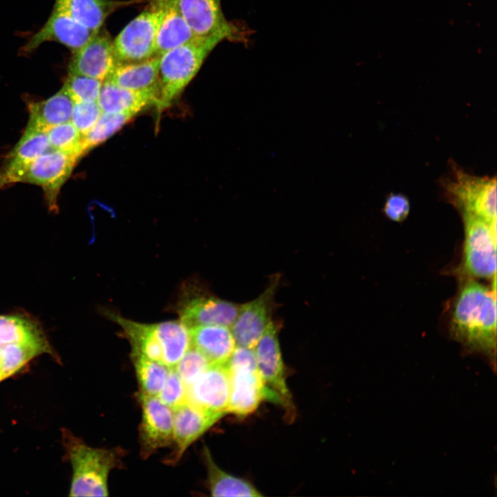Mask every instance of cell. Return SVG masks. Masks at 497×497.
Masks as SVG:
<instances>
[{
	"label": "cell",
	"instance_id": "cell-1",
	"mask_svg": "<svg viewBox=\"0 0 497 497\" xmlns=\"http://www.w3.org/2000/svg\"><path fill=\"white\" fill-rule=\"evenodd\" d=\"M496 280L491 286L467 278L454 300L449 329L452 337L469 349L495 353Z\"/></svg>",
	"mask_w": 497,
	"mask_h": 497
},
{
	"label": "cell",
	"instance_id": "cell-2",
	"mask_svg": "<svg viewBox=\"0 0 497 497\" xmlns=\"http://www.w3.org/2000/svg\"><path fill=\"white\" fill-rule=\"evenodd\" d=\"M223 41L219 36H195L160 55L158 94L154 105L159 113L171 105Z\"/></svg>",
	"mask_w": 497,
	"mask_h": 497
},
{
	"label": "cell",
	"instance_id": "cell-3",
	"mask_svg": "<svg viewBox=\"0 0 497 497\" xmlns=\"http://www.w3.org/2000/svg\"><path fill=\"white\" fill-rule=\"evenodd\" d=\"M72 469L70 496H107L110 472L119 465L116 449L91 447L66 431L64 436Z\"/></svg>",
	"mask_w": 497,
	"mask_h": 497
},
{
	"label": "cell",
	"instance_id": "cell-4",
	"mask_svg": "<svg viewBox=\"0 0 497 497\" xmlns=\"http://www.w3.org/2000/svg\"><path fill=\"white\" fill-rule=\"evenodd\" d=\"M449 172L440 181L444 197L460 213L477 215L496 224V178L476 176L450 162Z\"/></svg>",
	"mask_w": 497,
	"mask_h": 497
},
{
	"label": "cell",
	"instance_id": "cell-5",
	"mask_svg": "<svg viewBox=\"0 0 497 497\" xmlns=\"http://www.w3.org/2000/svg\"><path fill=\"white\" fill-rule=\"evenodd\" d=\"M226 364L231 380L227 413L246 416L264 400L279 405L276 396L263 382L253 349L235 345Z\"/></svg>",
	"mask_w": 497,
	"mask_h": 497
},
{
	"label": "cell",
	"instance_id": "cell-6",
	"mask_svg": "<svg viewBox=\"0 0 497 497\" xmlns=\"http://www.w3.org/2000/svg\"><path fill=\"white\" fill-rule=\"evenodd\" d=\"M464 226L460 271L467 278L496 280V224L469 213H460Z\"/></svg>",
	"mask_w": 497,
	"mask_h": 497
},
{
	"label": "cell",
	"instance_id": "cell-7",
	"mask_svg": "<svg viewBox=\"0 0 497 497\" xmlns=\"http://www.w3.org/2000/svg\"><path fill=\"white\" fill-rule=\"evenodd\" d=\"M161 18L162 11L158 1L150 0L148 6L130 21L113 40L117 64L143 61L156 55Z\"/></svg>",
	"mask_w": 497,
	"mask_h": 497
},
{
	"label": "cell",
	"instance_id": "cell-8",
	"mask_svg": "<svg viewBox=\"0 0 497 497\" xmlns=\"http://www.w3.org/2000/svg\"><path fill=\"white\" fill-rule=\"evenodd\" d=\"M257 366L265 386L276 396L287 419L293 420L295 409L286 382L276 326L270 321L254 347Z\"/></svg>",
	"mask_w": 497,
	"mask_h": 497
},
{
	"label": "cell",
	"instance_id": "cell-9",
	"mask_svg": "<svg viewBox=\"0 0 497 497\" xmlns=\"http://www.w3.org/2000/svg\"><path fill=\"white\" fill-rule=\"evenodd\" d=\"M78 159L72 155L50 148L30 164L21 182L40 186L50 210L55 211L58 209L57 201L61 188Z\"/></svg>",
	"mask_w": 497,
	"mask_h": 497
},
{
	"label": "cell",
	"instance_id": "cell-10",
	"mask_svg": "<svg viewBox=\"0 0 497 497\" xmlns=\"http://www.w3.org/2000/svg\"><path fill=\"white\" fill-rule=\"evenodd\" d=\"M182 12L197 37L219 36L224 40L244 42L248 32L226 19L221 0H178Z\"/></svg>",
	"mask_w": 497,
	"mask_h": 497
},
{
	"label": "cell",
	"instance_id": "cell-11",
	"mask_svg": "<svg viewBox=\"0 0 497 497\" xmlns=\"http://www.w3.org/2000/svg\"><path fill=\"white\" fill-rule=\"evenodd\" d=\"M142 420L139 442L142 458H147L159 449L173 443V411L157 396L139 392Z\"/></svg>",
	"mask_w": 497,
	"mask_h": 497
},
{
	"label": "cell",
	"instance_id": "cell-12",
	"mask_svg": "<svg viewBox=\"0 0 497 497\" xmlns=\"http://www.w3.org/2000/svg\"><path fill=\"white\" fill-rule=\"evenodd\" d=\"M68 72L105 81L117 64L113 40L104 29L96 32L79 49L74 52Z\"/></svg>",
	"mask_w": 497,
	"mask_h": 497
},
{
	"label": "cell",
	"instance_id": "cell-13",
	"mask_svg": "<svg viewBox=\"0 0 497 497\" xmlns=\"http://www.w3.org/2000/svg\"><path fill=\"white\" fill-rule=\"evenodd\" d=\"M173 411V443L175 448L170 462H176L187 448L212 427L224 413L204 409L188 401Z\"/></svg>",
	"mask_w": 497,
	"mask_h": 497
},
{
	"label": "cell",
	"instance_id": "cell-14",
	"mask_svg": "<svg viewBox=\"0 0 497 497\" xmlns=\"http://www.w3.org/2000/svg\"><path fill=\"white\" fill-rule=\"evenodd\" d=\"M230 390L227 364H211L187 387V401L204 409L226 414Z\"/></svg>",
	"mask_w": 497,
	"mask_h": 497
},
{
	"label": "cell",
	"instance_id": "cell-15",
	"mask_svg": "<svg viewBox=\"0 0 497 497\" xmlns=\"http://www.w3.org/2000/svg\"><path fill=\"white\" fill-rule=\"evenodd\" d=\"M240 305L204 294H191L179 304L180 321L188 329L204 324H220L231 327Z\"/></svg>",
	"mask_w": 497,
	"mask_h": 497
},
{
	"label": "cell",
	"instance_id": "cell-16",
	"mask_svg": "<svg viewBox=\"0 0 497 497\" xmlns=\"http://www.w3.org/2000/svg\"><path fill=\"white\" fill-rule=\"evenodd\" d=\"M96 32L88 29L66 12L54 8L45 24L26 43L23 51L30 52L44 42L55 41L74 52Z\"/></svg>",
	"mask_w": 497,
	"mask_h": 497
},
{
	"label": "cell",
	"instance_id": "cell-17",
	"mask_svg": "<svg viewBox=\"0 0 497 497\" xmlns=\"http://www.w3.org/2000/svg\"><path fill=\"white\" fill-rule=\"evenodd\" d=\"M273 288L270 286L256 299L240 305L231 327L235 344L254 349L271 321V300Z\"/></svg>",
	"mask_w": 497,
	"mask_h": 497
},
{
	"label": "cell",
	"instance_id": "cell-18",
	"mask_svg": "<svg viewBox=\"0 0 497 497\" xmlns=\"http://www.w3.org/2000/svg\"><path fill=\"white\" fill-rule=\"evenodd\" d=\"M50 148L46 132L26 128L0 167V189L21 182L30 164Z\"/></svg>",
	"mask_w": 497,
	"mask_h": 497
},
{
	"label": "cell",
	"instance_id": "cell-19",
	"mask_svg": "<svg viewBox=\"0 0 497 497\" xmlns=\"http://www.w3.org/2000/svg\"><path fill=\"white\" fill-rule=\"evenodd\" d=\"M159 59L155 55L143 61L117 63L106 80L124 88L153 94L157 99Z\"/></svg>",
	"mask_w": 497,
	"mask_h": 497
},
{
	"label": "cell",
	"instance_id": "cell-20",
	"mask_svg": "<svg viewBox=\"0 0 497 497\" xmlns=\"http://www.w3.org/2000/svg\"><path fill=\"white\" fill-rule=\"evenodd\" d=\"M191 347L202 353L211 364H224L235 347L231 327L204 324L189 329Z\"/></svg>",
	"mask_w": 497,
	"mask_h": 497
},
{
	"label": "cell",
	"instance_id": "cell-21",
	"mask_svg": "<svg viewBox=\"0 0 497 497\" xmlns=\"http://www.w3.org/2000/svg\"><path fill=\"white\" fill-rule=\"evenodd\" d=\"M75 103L61 88L52 97L28 104L29 118L26 128L42 132L70 121Z\"/></svg>",
	"mask_w": 497,
	"mask_h": 497
},
{
	"label": "cell",
	"instance_id": "cell-22",
	"mask_svg": "<svg viewBox=\"0 0 497 497\" xmlns=\"http://www.w3.org/2000/svg\"><path fill=\"white\" fill-rule=\"evenodd\" d=\"M139 0H55V8L69 14L92 31H98L108 17L117 10Z\"/></svg>",
	"mask_w": 497,
	"mask_h": 497
},
{
	"label": "cell",
	"instance_id": "cell-23",
	"mask_svg": "<svg viewBox=\"0 0 497 497\" xmlns=\"http://www.w3.org/2000/svg\"><path fill=\"white\" fill-rule=\"evenodd\" d=\"M162 11L160 26L157 37L156 55L195 37L180 9L178 0H157Z\"/></svg>",
	"mask_w": 497,
	"mask_h": 497
},
{
	"label": "cell",
	"instance_id": "cell-24",
	"mask_svg": "<svg viewBox=\"0 0 497 497\" xmlns=\"http://www.w3.org/2000/svg\"><path fill=\"white\" fill-rule=\"evenodd\" d=\"M155 101L156 97L153 94L124 88L105 80L97 102L102 113L137 115L148 106L155 105Z\"/></svg>",
	"mask_w": 497,
	"mask_h": 497
},
{
	"label": "cell",
	"instance_id": "cell-25",
	"mask_svg": "<svg viewBox=\"0 0 497 497\" xmlns=\"http://www.w3.org/2000/svg\"><path fill=\"white\" fill-rule=\"evenodd\" d=\"M106 315L123 329L131 344L132 352L162 363V348L155 324L134 322L112 312Z\"/></svg>",
	"mask_w": 497,
	"mask_h": 497
},
{
	"label": "cell",
	"instance_id": "cell-26",
	"mask_svg": "<svg viewBox=\"0 0 497 497\" xmlns=\"http://www.w3.org/2000/svg\"><path fill=\"white\" fill-rule=\"evenodd\" d=\"M209 491L213 496L257 497L262 494L248 481L220 468L207 447L204 448Z\"/></svg>",
	"mask_w": 497,
	"mask_h": 497
},
{
	"label": "cell",
	"instance_id": "cell-27",
	"mask_svg": "<svg viewBox=\"0 0 497 497\" xmlns=\"http://www.w3.org/2000/svg\"><path fill=\"white\" fill-rule=\"evenodd\" d=\"M155 324L162 348V363L169 369L174 368L191 347L189 329L181 321Z\"/></svg>",
	"mask_w": 497,
	"mask_h": 497
},
{
	"label": "cell",
	"instance_id": "cell-28",
	"mask_svg": "<svg viewBox=\"0 0 497 497\" xmlns=\"http://www.w3.org/2000/svg\"><path fill=\"white\" fill-rule=\"evenodd\" d=\"M49 353L48 344L10 343L1 346L0 381L14 374L36 355Z\"/></svg>",
	"mask_w": 497,
	"mask_h": 497
},
{
	"label": "cell",
	"instance_id": "cell-29",
	"mask_svg": "<svg viewBox=\"0 0 497 497\" xmlns=\"http://www.w3.org/2000/svg\"><path fill=\"white\" fill-rule=\"evenodd\" d=\"M131 353L139 393L157 396L165 383L169 368L142 354Z\"/></svg>",
	"mask_w": 497,
	"mask_h": 497
},
{
	"label": "cell",
	"instance_id": "cell-30",
	"mask_svg": "<svg viewBox=\"0 0 497 497\" xmlns=\"http://www.w3.org/2000/svg\"><path fill=\"white\" fill-rule=\"evenodd\" d=\"M10 343L48 344L32 322L19 316L0 315V345Z\"/></svg>",
	"mask_w": 497,
	"mask_h": 497
},
{
	"label": "cell",
	"instance_id": "cell-31",
	"mask_svg": "<svg viewBox=\"0 0 497 497\" xmlns=\"http://www.w3.org/2000/svg\"><path fill=\"white\" fill-rule=\"evenodd\" d=\"M135 116L132 113H102L93 128L82 137V156L106 141Z\"/></svg>",
	"mask_w": 497,
	"mask_h": 497
},
{
	"label": "cell",
	"instance_id": "cell-32",
	"mask_svg": "<svg viewBox=\"0 0 497 497\" xmlns=\"http://www.w3.org/2000/svg\"><path fill=\"white\" fill-rule=\"evenodd\" d=\"M46 134L52 149L72 155L78 159L82 157V136L71 121L54 126Z\"/></svg>",
	"mask_w": 497,
	"mask_h": 497
},
{
	"label": "cell",
	"instance_id": "cell-33",
	"mask_svg": "<svg viewBox=\"0 0 497 497\" xmlns=\"http://www.w3.org/2000/svg\"><path fill=\"white\" fill-rule=\"evenodd\" d=\"M68 73L62 88L75 104L97 101L102 81L78 74Z\"/></svg>",
	"mask_w": 497,
	"mask_h": 497
},
{
	"label": "cell",
	"instance_id": "cell-34",
	"mask_svg": "<svg viewBox=\"0 0 497 497\" xmlns=\"http://www.w3.org/2000/svg\"><path fill=\"white\" fill-rule=\"evenodd\" d=\"M211 364L202 353L191 347L173 369L183 382L188 387Z\"/></svg>",
	"mask_w": 497,
	"mask_h": 497
},
{
	"label": "cell",
	"instance_id": "cell-35",
	"mask_svg": "<svg viewBox=\"0 0 497 497\" xmlns=\"http://www.w3.org/2000/svg\"><path fill=\"white\" fill-rule=\"evenodd\" d=\"M157 396L172 409L187 401V387L173 368L169 369L165 383Z\"/></svg>",
	"mask_w": 497,
	"mask_h": 497
},
{
	"label": "cell",
	"instance_id": "cell-36",
	"mask_svg": "<svg viewBox=\"0 0 497 497\" xmlns=\"http://www.w3.org/2000/svg\"><path fill=\"white\" fill-rule=\"evenodd\" d=\"M101 113L97 101L75 104L70 121L83 137L93 128Z\"/></svg>",
	"mask_w": 497,
	"mask_h": 497
},
{
	"label": "cell",
	"instance_id": "cell-37",
	"mask_svg": "<svg viewBox=\"0 0 497 497\" xmlns=\"http://www.w3.org/2000/svg\"><path fill=\"white\" fill-rule=\"evenodd\" d=\"M410 204L408 198L401 193H391L387 197L383 211L392 221L402 222L409 215Z\"/></svg>",
	"mask_w": 497,
	"mask_h": 497
},
{
	"label": "cell",
	"instance_id": "cell-38",
	"mask_svg": "<svg viewBox=\"0 0 497 497\" xmlns=\"http://www.w3.org/2000/svg\"><path fill=\"white\" fill-rule=\"evenodd\" d=\"M1 346L0 345V352H1Z\"/></svg>",
	"mask_w": 497,
	"mask_h": 497
}]
</instances>
